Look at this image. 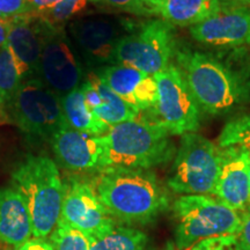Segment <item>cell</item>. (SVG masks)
<instances>
[{"label":"cell","mask_w":250,"mask_h":250,"mask_svg":"<svg viewBox=\"0 0 250 250\" xmlns=\"http://www.w3.org/2000/svg\"><path fill=\"white\" fill-rule=\"evenodd\" d=\"M94 190L111 217L124 224H147L169 205L167 191L149 169L105 168Z\"/></svg>","instance_id":"cell-1"},{"label":"cell","mask_w":250,"mask_h":250,"mask_svg":"<svg viewBox=\"0 0 250 250\" xmlns=\"http://www.w3.org/2000/svg\"><path fill=\"white\" fill-rule=\"evenodd\" d=\"M101 142L102 169H149L168 162L176 153L168 131L146 118L111 126Z\"/></svg>","instance_id":"cell-2"},{"label":"cell","mask_w":250,"mask_h":250,"mask_svg":"<svg viewBox=\"0 0 250 250\" xmlns=\"http://www.w3.org/2000/svg\"><path fill=\"white\" fill-rule=\"evenodd\" d=\"M12 184L29 208L34 239L44 240L57 226L64 198L55 161L45 155H28L12 173Z\"/></svg>","instance_id":"cell-3"},{"label":"cell","mask_w":250,"mask_h":250,"mask_svg":"<svg viewBox=\"0 0 250 250\" xmlns=\"http://www.w3.org/2000/svg\"><path fill=\"white\" fill-rule=\"evenodd\" d=\"M175 58L188 88L206 114H226L246 99L239 77L213 56L177 49Z\"/></svg>","instance_id":"cell-4"},{"label":"cell","mask_w":250,"mask_h":250,"mask_svg":"<svg viewBox=\"0 0 250 250\" xmlns=\"http://www.w3.org/2000/svg\"><path fill=\"white\" fill-rule=\"evenodd\" d=\"M173 212L177 250H189L212 237L237 235L241 229L240 214L208 195L180 196Z\"/></svg>","instance_id":"cell-5"},{"label":"cell","mask_w":250,"mask_h":250,"mask_svg":"<svg viewBox=\"0 0 250 250\" xmlns=\"http://www.w3.org/2000/svg\"><path fill=\"white\" fill-rule=\"evenodd\" d=\"M221 149L196 132L181 136L180 147L171 168L168 187L184 195H211L214 192Z\"/></svg>","instance_id":"cell-6"},{"label":"cell","mask_w":250,"mask_h":250,"mask_svg":"<svg viewBox=\"0 0 250 250\" xmlns=\"http://www.w3.org/2000/svg\"><path fill=\"white\" fill-rule=\"evenodd\" d=\"M176 51L174 26L162 19H154L121 37L114 62L155 76L169 66Z\"/></svg>","instance_id":"cell-7"},{"label":"cell","mask_w":250,"mask_h":250,"mask_svg":"<svg viewBox=\"0 0 250 250\" xmlns=\"http://www.w3.org/2000/svg\"><path fill=\"white\" fill-rule=\"evenodd\" d=\"M7 108L15 125L31 138L50 140L66 125L61 98L39 78L23 80Z\"/></svg>","instance_id":"cell-8"},{"label":"cell","mask_w":250,"mask_h":250,"mask_svg":"<svg viewBox=\"0 0 250 250\" xmlns=\"http://www.w3.org/2000/svg\"><path fill=\"white\" fill-rule=\"evenodd\" d=\"M156 83V102L151 121L161 125L169 134L182 136L196 132L201 125V108L188 88L179 67L170 64L153 76Z\"/></svg>","instance_id":"cell-9"},{"label":"cell","mask_w":250,"mask_h":250,"mask_svg":"<svg viewBox=\"0 0 250 250\" xmlns=\"http://www.w3.org/2000/svg\"><path fill=\"white\" fill-rule=\"evenodd\" d=\"M37 78L59 98L81 86L83 71L62 26L45 21Z\"/></svg>","instance_id":"cell-10"},{"label":"cell","mask_w":250,"mask_h":250,"mask_svg":"<svg viewBox=\"0 0 250 250\" xmlns=\"http://www.w3.org/2000/svg\"><path fill=\"white\" fill-rule=\"evenodd\" d=\"M197 42L215 48H235L250 43V8L215 0L214 5L201 22L190 27Z\"/></svg>","instance_id":"cell-11"},{"label":"cell","mask_w":250,"mask_h":250,"mask_svg":"<svg viewBox=\"0 0 250 250\" xmlns=\"http://www.w3.org/2000/svg\"><path fill=\"white\" fill-rule=\"evenodd\" d=\"M59 219L86 234L89 240L110 232L117 226L116 220L103 206L94 188L77 180L64 184Z\"/></svg>","instance_id":"cell-12"},{"label":"cell","mask_w":250,"mask_h":250,"mask_svg":"<svg viewBox=\"0 0 250 250\" xmlns=\"http://www.w3.org/2000/svg\"><path fill=\"white\" fill-rule=\"evenodd\" d=\"M221 161L214 195L236 212L250 208V156L240 146L220 148Z\"/></svg>","instance_id":"cell-13"},{"label":"cell","mask_w":250,"mask_h":250,"mask_svg":"<svg viewBox=\"0 0 250 250\" xmlns=\"http://www.w3.org/2000/svg\"><path fill=\"white\" fill-rule=\"evenodd\" d=\"M8 22L7 45L22 80L37 78L45 21L40 15L30 13L12 19Z\"/></svg>","instance_id":"cell-14"},{"label":"cell","mask_w":250,"mask_h":250,"mask_svg":"<svg viewBox=\"0 0 250 250\" xmlns=\"http://www.w3.org/2000/svg\"><path fill=\"white\" fill-rule=\"evenodd\" d=\"M52 151L62 167L72 171L102 169L101 137L79 132L67 125L50 139Z\"/></svg>","instance_id":"cell-15"},{"label":"cell","mask_w":250,"mask_h":250,"mask_svg":"<svg viewBox=\"0 0 250 250\" xmlns=\"http://www.w3.org/2000/svg\"><path fill=\"white\" fill-rule=\"evenodd\" d=\"M96 74L122 100L138 111H146L154 107L158 92L153 76L121 64L100 68Z\"/></svg>","instance_id":"cell-16"},{"label":"cell","mask_w":250,"mask_h":250,"mask_svg":"<svg viewBox=\"0 0 250 250\" xmlns=\"http://www.w3.org/2000/svg\"><path fill=\"white\" fill-rule=\"evenodd\" d=\"M68 28L89 64L114 62L115 50L123 36L116 23L105 19H80Z\"/></svg>","instance_id":"cell-17"},{"label":"cell","mask_w":250,"mask_h":250,"mask_svg":"<svg viewBox=\"0 0 250 250\" xmlns=\"http://www.w3.org/2000/svg\"><path fill=\"white\" fill-rule=\"evenodd\" d=\"M86 103L94 116L108 127L137 120L140 111L122 100L96 73H90L83 83Z\"/></svg>","instance_id":"cell-18"},{"label":"cell","mask_w":250,"mask_h":250,"mask_svg":"<svg viewBox=\"0 0 250 250\" xmlns=\"http://www.w3.org/2000/svg\"><path fill=\"white\" fill-rule=\"evenodd\" d=\"M29 208L14 188L0 189V242L14 248L33 239Z\"/></svg>","instance_id":"cell-19"},{"label":"cell","mask_w":250,"mask_h":250,"mask_svg":"<svg viewBox=\"0 0 250 250\" xmlns=\"http://www.w3.org/2000/svg\"><path fill=\"white\" fill-rule=\"evenodd\" d=\"M215 0H152L153 13L171 26L192 27L210 13Z\"/></svg>","instance_id":"cell-20"},{"label":"cell","mask_w":250,"mask_h":250,"mask_svg":"<svg viewBox=\"0 0 250 250\" xmlns=\"http://www.w3.org/2000/svg\"><path fill=\"white\" fill-rule=\"evenodd\" d=\"M61 103L65 124L71 129L95 137L103 136L110 129L90 111L86 103L83 83L66 95L62 96Z\"/></svg>","instance_id":"cell-21"},{"label":"cell","mask_w":250,"mask_h":250,"mask_svg":"<svg viewBox=\"0 0 250 250\" xmlns=\"http://www.w3.org/2000/svg\"><path fill=\"white\" fill-rule=\"evenodd\" d=\"M147 235L136 228L116 226L90 240V250H146Z\"/></svg>","instance_id":"cell-22"},{"label":"cell","mask_w":250,"mask_h":250,"mask_svg":"<svg viewBox=\"0 0 250 250\" xmlns=\"http://www.w3.org/2000/svg\"><path fill=\"white\" fill-rule=\"evenodd\" d=\"M22 81L14 56L6 43L0 49V108L8 104Z\"/></svg>","instance_id":"cell-23"},{"label":"cell","mask_w":250,"mask_h":250,"mask_svg":"<svg viewBox=\"0 0 250 250\" xmlns=\"http://www.w3.org/2000/svg\"><path fill=\"white\" fill-rule=\"evenodd\" d=\"M49 240L54 250H90L89 237L62 219L49 235Z\"/></svg>","instance_id":"cell-24"},{"label":"cell","mask_w":250,"mask_h":250,"mask_svg":"<svg viewBox=\"0 0 250 250\" xmlns=\"http://www.w3.org/2000/svg\"><path fill=\"white\" fill-rule=\"evenodd\" d=\"M219 148L240 146L250 149V115H241L225 125L218 139Z\"/></svg>","instance_id":"cell-25"},{"label":"cell","mask_w":250,"mask_h":250,"mask_svg":"<svg viewBox=\"0 0 250 250\" xmlns=\"http://www.w3.org/2000/svg\"><path fill=\"white\" fill-rule=\"evenodd\" d=\"M88 1L89 0H62L57 7L40 17L52 26H62V23L70 20L73 15L85 9Z\"/></svg>","instance_id":"cell-26"},{"label":"cell","mask_w":250,"mask_h":250,"mask_svg":"<svg viewBox=\"0 0 250 250\" xmlns=\"http://www.w3.org/2000/svg\"><path fill=\"white\" fill-rule=\"evenodd\" d=\"M89 1L134 15H142V17L154 15L152 8V0H89Z\"/></svg>","instance_id":"cell-27"},{"label":"cell","mask_w":250,"mask_h":250,"mask_svg":"<svg viewBox=\"0 0 250 250\" xmlns=\"http://www.w3.org/2000/svg\"><path fill=\"white\" fill-rule=\"evenodd\" d=\"M239 246L237 235H226L204 240L196 243L189 250H236Z\"/></svg>","instance_id":"cell-28"},{"label":"cell","mask_w":250,"mask_h":250,"mask_svg":"<svg viewBox=\"0 0 250 250\" xmlns=\"http://www.w3.org/2000/svg\"><path fill=\"white\" fill-rule=\"evenodd\" d=\"M29 0H0V18L5 20L30 14Z\"/></svg>","instance_id":"cell-29"},{"label":"cell","mask_w":250,"mask_h":250,"mask_svg":"<svg viewBox=\"0 0 250 250\" xmlns=\"http://www.w3.org/2000/svg\"><path fill=\"white\" fill-rule=\"evenodd\" d=\"M241 229L237 234L240 245L243 250H250V210L241 212Z\"/></svg>","instance_id":"cell-30"},{"label":"cell","mask_w":250,"mask_h":250,"mask_svg":"<svg viewBox=\"0 0 250 250\" xmlns=\"http://www.w3.org/2000/svg\"><path fill=\"white\" fill-rule=\"evenodd\" d=\"M62 0H29L31 13L43 15L57 7Z\"/></svg>","instance_id":"cell-31"},{"label":"cell","mask_w":250,"mask_h":250,"mask_svg":"<svg viewBox=\"0 0 250 250\" xmlns=\"http://www.w3.org/2000/svg\"><path fill=\"white\" fill-rule=\"evenodd\" d=\"M14 250H54V248L49 242H45L44 240L31 239L30 241L18 247Z\"/></svg>","instance_id":"cell-32"},{"label":"cell","mask_w":250,"mask_h":250,"mask_svg":"<svg viewBox=\"0 0 250 250\" xmlns=\"http://www.w3.org/2000/svg\"><path fill=\"white\" fill-rule=\"evenodd\" d=\"M8 21L0 18V49L7 43L8 35Z\"/></svg>","instance_id":"cell-33"},{"label":"cell","mask_w":250,"mask_h":250,"mask_svg":"<svg viewBox=\"0 0 250 250\" xmlns=\"http://www.w3.org/2000/svg\"><path fill=\"white\" fill-rule=\"evenodd\" d=\"M227 1L232 2V4L247 6V7H248V6L250 5V0H227Z\"/></svg>","instance_id":"cell-34"},{"label":"cell","mask_w":250,"mask_h":250,"mask_svg":"<svg viewBox=\"0 0 250 250\" xmlns=\"http://www.w3.org/2000/svg\"><path fill=\"white\" fill-rule=\"evenodd\" d=\"M162 250H177V248H176V247H175V243L168 242L167 246H166Z\"/></svg>","instance_id":"cell-35"},{"label":"cell","mask_w":250,"mask_h":250,"mask_svg":"<svg viewBox=\"0 0 250 250\" xmlns=\"http://www.w3.org/2000/svg\"><path fill=\"white\" fill-rule=\"evenodd\" d=\"M248 152H249V156H250V149H248ZM249 180H250V165H249ZM250 210V208H249Z\"/></svg>","instance_id":"cell-36"},{"label":"cell","mask_w":250,"mask_h":250,"mask_svg":"<svg viewBox=\"0 0 250 250\" xmlns=\"http://www.w3.org/2000/svg\"><path fill=\"white\" fill-rule=\"evenodd\" d=\"M236 250H243V249H242V247H241V245H240V246H239V248H237Z\"/></svg>","instance_id":"cell-37"}]
</instances>
